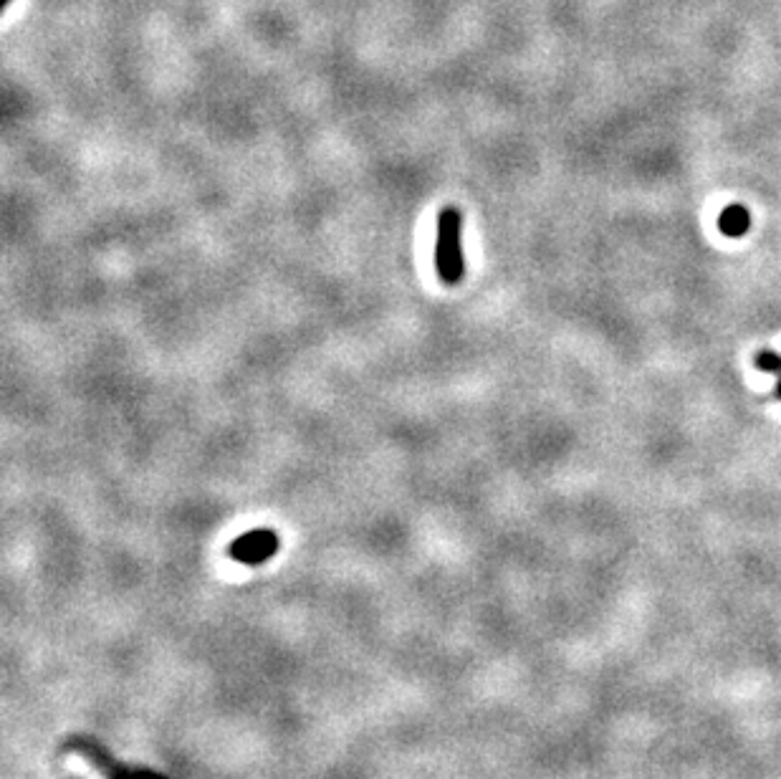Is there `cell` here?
Here are the masks:
<instances>
[{
    "label": "cell",
    "mask_w": 781,
    "mask_h": 779,
    "mask_svg": "<svg viewBox=\"0 0 781 779\" xmlns=\"http://www.w3.org/2000/svg\"><path fill=\"white\" fill-rule=\"evenodd\" d=\"M463 215L455 205H445L438 215V241H435V269L445 286H458L466 276L461 251Z\"/></svg>",
    "instance_id": "6da1fadb"
},
{
    "label": "cell",
    "mask_w": 781,
    "mask_h": 779,
    "mask_svg": "<svg viewBox=\"0 0 781 779\" xmlns=\"http://www.w3.org/2000/svg\"><path fill=\"white\" fill-rule=\"evenodd\" d=\"M276 549H279L276 534L271 529H256V532L246 534V537L236 539L231 544V557L238 559V562H246V565H258V562L271 557Z\"/></svg>",
    "instance_id": "7a4b0ae2"
},
{
    "label": "cell",
    "mask_w": 781,
    "mask_h": 779,
    "mask_svg": "<svg viewBox=\"0 0 781 779\" xmlns=\"http://www.w3.org/2000/svg\"><path fill=\"white\" fill-rule=\"evenodd\" d=\"M718 226H721V231L726 233V236H733V238L744 236L751 226L749 210H746L744 205H728V208L721 213Z\"/></svg>",
    "instance_id": "3957f363"
},
{
    "label": "cell",
    "mask_w": 781,
    "mask_h": 779,
    "mask_svg": "<svg viewBox=\"0 0 781 779\" xmlns=\"http://www.w3.org/2000/svg\"><path fill=\"white\" fill-rule=\"evenodd\" d=\"M756 367L764 372H781V357L774 352H761L756 355Z\"/></svg>",
    "instance_id": "277c9868"
},
{
    "label": "cell",
    "mask_w": 781,
    "mask_h": 779,
    "mask_svg": "<svg viewBox=\"0 0 781 779\" xmlns=\"http://www.w3.org/2000/svg\"><path fill=\"white\" fill-rule=\"evenodd\" d=\"M8 3H11V0H3V8H6V6H8Z\"/></svg>",
    "instance_id": "5b68a950"
},
{
    "label": "cell",
    "mask_w": 781,
    "mask_h": 779,
    "mask_svg": "<svg viewBox=\"0 0 781 779\" xmlns=\"http://www.w3.org/2000/svg\"><path fill=\"white\" fill-rule=\"evenodd\" d=\"M779 398H781V380H779Z\"/></svg>",
    "instance_id": "8992f818"
}]
</instances>
